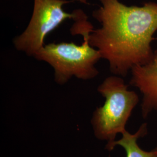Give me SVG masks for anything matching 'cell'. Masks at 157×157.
Here are the masks:
<instances>
[{"label": "cell", "mask_w": 157, "mask_h": 157, "mask_svg": "<svg viewBox=\"0 0 157 157\" xmlns=\"http://www.w3.org/2000/svg\"><path fill=\"white\" fill-rule=\"evenodd\" d=\"M99 1L102 6L93 17L101 26L90 32L89 43L108 62L111 73L125 77L133 67L148 63L154 56L157 3L138 6H126L119 0Z\"/></svg>", "instance_id": "obj_1"}, {"label": "cell", "mask_w": 157, "mask_h": 157, "mask_svg": "<svg viewBox=\"0 0 157 157\" xmlns=\"http://www.w3.org/2000/svg\"><path fill=\"white\" fill-rule=\"evenodd\" d=\"M147 124H142L138 130L131 134L126 131L122 133L121 140L115 141L106 149L111 151L116 146L122 147L126 153V157H157V147L151 151H145L141 149L137 143V140L147 134Z\"/></svg>", "instance_id": "obj_6"}, {"label": "cell", "mask_w": 157, "mask_h": 157, "mask_svg": "<svg viewBox=\"0 0 157 157\" xmlns=\"http://www.w3.org/2000/svg\"><path fill=\"white\" fill-rule=\"evenodd\" d=\"M105 101L97 108L91 120L97 139L108 141L106 147L115 141L116 136L126 132L125 126L133 109L139 102L137 93L119 76H108L98 87Z\"/></svg>", "instance_id": "obj_3"}, {"label": "cell", "mask_w": 157, "mask_h": 157, "mask_svg": "<svg viewBox=\"0 0 157 157\" xmlns=\"http://www.w3.org/2000/svg\"><path fill=\"white\" fill-rule=\"evenodd\" d=\"M130 83L137 88L143 95L142 117L146 118L157 111V50L154 51L151 61L143 65H138L131 70Z\"/></svg>", "instance_id": "obj_5"}, {"label": "cell", "mask_w": 157, "mask_h": 157, "mask_svg": "<svg viewBox=\"0 0 157 157\" xmlns=\"http://www.w3.org/2000/svg\"><path fill=\"white\" fill-rule=\"evenodd\" d=\"M66 0H34L32 17L22 33L13 39L17 50L33 56L41 49L45 37L67 19L75 17V11L69 13L63 10Z\"/></svg>", "instance_id": "obj_4"}, {"label": "cell", "mask_w": 157, "mask_h": 157, "mask_svg": "<svg viewBox=\"0 0 157 157\" xmlns=\"http://www.w3.org/2000/svg\"><path fill=\"white\" fill-rule=\"evenodd\" d=\"M93 30L87 16L79 17L75 21L71 32L83 36L82 45L64 42L50 43L44 45L33 57L50 65L58 84H64L73 76L82 80L94 78L99 73L95 64L102 58L99 51L89 43V34Z\"/></svg>", "instance_id": "obj_2"}]
</instances>
